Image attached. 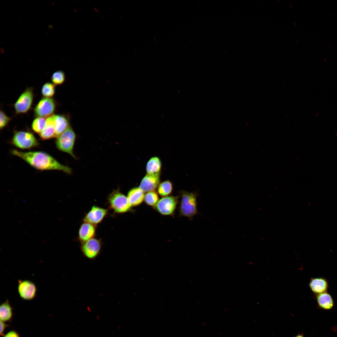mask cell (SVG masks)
<instances>
[{
    "instance_id": "obj_21",
    "label": "cell",
    "mask_w": 337,
    "mask_h": 337,
    "mask_svg": "<svg viewBox=\"0 0 337 337\" xmlns=\"http://www.w3.org/2000/svg\"><path fill=\"white\" fill-rule=\"evenodd\" d=\"M173 185L168 180H166L160 183L157 189L159 194L162 197L169 196L172 192Z\"/></svg>"
},
{
    "instance_id": "obj_5",
    "label": "cell",
    "mask_w": 337,
    "mask_h": 337,
    "mask_svg": "<svg viewBox=\"0 0 337 337\" xmlns=\"http://www.w3.org/2000/svg\"><path fill=\"white\" fill-rule=\"evenodd\" d=\"M11 143L21 149H29L37 146L39 143L33 134L29 131H16L14 132Z\"/></svg>"
},
{
    "instance_id": "obj_2",
    "label": "cell",
    "mask_w": 337,
    "mask_h": 337,
    "mask_svg": "<svg viewBox=\"0 0 337 337\" xmlns=\"http://www.w3.org/2000/svg\"><path fill=\"white\" fill-rule=\"evenodd\" d=\"M180 195L181 200L178 209L179 216L187 217L189 220H192L195 215L199 213L197 209L198 192L181 190Z\"/></svg>"
},
{
    "instance_id": "obj_11",
    "label": "cell",
    "mask_w": 337,
    "mask_h": 337,
    "mask_svg": "<svg viewBox=\"0 0 337 337\" xmlns=\"http://www.w3.org/2000/svg\"><path fill=\"white\" fill-rule=\"evenodd\" d=\"M108 212L107 209L94 205L85 215L83 220L95 226L102 222Z\"/></svg>"
},
{
    "instance_id": "obj_3",
    "label": "cell",
    "mask_w": 337,
    "mask_h": 337,
    "mask_svg": "<svg viewBox=\"0 0 337 337\" xmlns=\"http://www.w3.org/2000/svg\"><path fill=\"white\" fill-rule=\"evenodd\" d=\"M107 200L110 208L115 213H123L132 211L127 197L119 189L113 190L108 195Z\"/></svg>"
},
{
    "instance_id": "obj_23",
    "label": "cell",
    "mask_w": 337,
    "mask_h": 337,
    "mask_svg": "<svg viewBox=\"0 0 337 337\" xmlns=\"http://www.w3.org/2000/svg\"><path fill=\"white\" fill-rule=\"evenodd\" d=\"M159 200L158 194L155 191L148 192L145 194L144 201L149 206L154 207Z\"/></svg>"
},
{
    "instance_id": "obj_7",
    "label": "cell",
    "mask_w": 337,
    "mask_h": 337,
    "mask_svg": "<svg viewBox=\"0 0 337 337\" xmlns=\"http://www.w3.org/2000/svg\"><path fill=\"white\" fill-rule=\"evenodd\" d=\"M102 245L101 240L94 237L81 243V250L85 257L94 260L100 254Z\"/></svg>"
},
{
    "instance_id": "obj_22",
    "label": "cell",
    "mask_w": 337,
    "mask_h": 337,
    "mask_svg": "<svg viewBox=\"0 0 337 337\" xmlns=\"http://www.w3.org/2000/svg\"><path fill=\"white\" fill-rule=\"evenodd\" d=\"M46 119L44 117H37L33 121L32 125V130L39 134L44 129Z\"/></svg>"
},
{
    "instance_id": "obj_6",
    "label": "cell",
    "mask_w": 337,
    "mask_h": 337,
    "mask_svg": "<svg viewBox=\"0 0 337 337\" xmlns=\"http://www.w3.org/2000/svg\"><path fill=\"white\" fill-rule=\"evenodd\" d=\"M179 196H169L159 199L154 209L163 215H173L179 203Z\"/></svg>"
},
{
    "instance_id": "obj_20",
    "label": "cell",
    "mask_w": 337,
    "mask_h": 337,
    "mask_svg": "<svg viewBox=\"0 0 337 337\" xmlns=\"http://www.w3.org/2000/svg\"><path fill=\"white\" fill-rule=\"evenodd\" d=\"M161 167V164L159 159L157 157H153L148 161L146 166V171L148 174L159 173Z\"/></svg>"
},
{
    "instance_id": "obj_8",
    "label": "cell",
    "mask_w": 337,
    "mask_h": 337,
    "mask_svg": "<svg viewBox=\"0 0 337 337\" xmlns=\"http://www.w3.org/2000/svg\"><path fill=\"white\" fill-rule=\"evenodd\" d=\"M33 92L32 88H28L21 95L14 104L16 113L24 114L30 109L33 100Z\"/></svg>"
},
{
    "instance_id": "obj_29",
    "label": "cell",
    "mask_w": 337,
    "mask_h": 337,
    "mask_svg": "<svg viewBox=\"0 0 337 337\" xmlns=\"http://www.w3.org/2000/svg\"><path fill=\"white\" fill-rule=\"evenodd\" d=\"M294 337H305L304 336V335H303V334L299 333V334H297V335H296Z\"/></svg>"
},
{
    "instance_id": "obj_4",
    "label": "cell",
    "mask_w": 337,
    "mask_h": 337,
    "mask_svg": "<svg viewBox=\"0 0 337 337\" xmlns=\"http://www.w3.org/2000/svg\"><path fill=\"white\" fill-rule=\"evenodd\" d=\"M76 139L75 132L70 126L60 136L56 138V145L59 150L66 153L75 159L77 158L74 154V146Z\"/></svg>"
},
{
    "instance_id": "obj_28",
    "label": "cell",
    "mask_w": 337,
    "mask_h": 337,
    "mask_svg": "<svg viewBox=\"0 0 337 337\" xmlns=\"http://www.w3.org/2000/svg\"><path fill=\"white\" fill-rule=\"evenodd\" d=\"M3 337H20L19 334L14 330H10L5 334Z\"/></svg>"
},
{
    "instance_id": "obj_13",
    "label": "cell",
    "mask_w": 337,
    "mask_h": 337,
    "mask_svg": "<svg viewBox=\"0 0 337 337\" xmlns=\"http://www.w3.org/2000/svg\"><path fill=\"white\" fill-rule=\"evenodd\" d=\"M96 233L95 226L84 222L79 228L78 239L82 243L95 237Z\"/></svg>"
},
{
    "instance_id": "obj_19",
    "label": "cell",
    "mask_w": 337,
    "mask_h": 337,
    "mask_svg": "<svg viewBox=\"0 0 337 337\" xmlns=\"http://www.w3.org/2000/svg\"><path fill=\"white\" fill-rule=\"evenodd\" d=\"M13 309L8 300L0 306V321L6 322L10 321L13 317Z\"/></svg>"
},
{
    "instance_id": "obj_25",
    "label": "cell",
    "mask_w": 337,
    "mask_h": 337,
    "mask_svg": "<svg viewBox=\"0 0 337 337\" xmlns=\"http://www.w3.org/2000/svg\"><path fill=\"white\" fill-rule=\"evenodd\" d=\"M51 79L53 84L55 85H61L65 80V73L62 71H56L52 74Z\"/></svg>"
},
{
    "instance_id": "obj_18",
    "label": "cell",
    "mask_w": 337,
    "mask_h": 337,
    "mask_svg": "<svg viewBox=\"0 0 337 337\" xmlns=\"http://www.w3.org/2000/svg\"><path fill=\"white\" fill-rule=\"evenodd\" d=\"M39 135L41 139L43 140L55 138V128L54 115H53L46 119L45 127Z\"/></svg>"
},
{
    "instance_id": "obj_17",
    "label": "cell",
    "mask_w": 337,
    "mask_h": 337,
    "mask_svg": "<svg viewBox=\"0 0 337 337\" xmlns=\"http://www.w3.org/2000/svg\"><path fill=\"white\" fill-rule=\"evenodd\" d=\"M55 128V137L57 138L70 126L68 118L64 115H54Z\"/></svg>"
},
{
    "instance_id": "obj_14",
    "label": "cell",
    "mask_w": 337,
    "mask_h": 337,
    "mask_svg": "<svg viewBox=\"0 0 337 337\" xmlns=\"http://www.w3.org/2000/svg\"><path fill=\"white\" fill-rule=\"evenodd\" d=\"M309 286L312 291L317 295L327 292L329 284L325 278L320 277L311 278Z\"/></svg>"
},
{
    "instance_id": "obj_24",
    "label": "cell",
    "mask_w": 337,
    "mask_h": 337,
    "mask_svg": "<svg viewBox=\"0 0 337 337\" xmlns=\"http://www.w3.org/2000/svg\"><path fill=\"white\" fill-rule=\"evenodd\" d=\"M55 85L50 82H47L42 87L41 93L42 95L45 98H51L55 94Z\"/></svg>"
},
{
    "instance_id": "obj_10",
    "label": "cell",
    "mask_w": 337,
    "mask_h": 337,
    "mask_svg": "<svg viewBox=\"0 0 337 337\" xmlns=\"http://www.w3.org/2000/svg\"><path fill=\"white\" fill-rule=\"evenodd\" d=\"M17 289L19 295L23 300H31L36 296V287L33 282L30 281L19 280Z\"/></svg>"
},
{
    "instance_id": "obj_27",
    "label": "cell",
    "mask_w": 337,
    "mask_h": 337,
    "mask_svg": "<svg viewBox=\"0 0 337 337\" xmlns=\"http://www.w3.org/2000/svg\"><path fill=\"white\" fill-rule=\"evenodd\" d=\"M6 322L0 321V335L1 336H3L4 335V332L6 329L9 325L6 324Z\"/></svg>"
},
{
    "instance_id": "obj_9",
    "label": "cell",
    "mask_w": 337,
    "mask_h": 337,
    "mask_svg": "<svg viewBox=\"0 0 337 337\" xmlns=\"http://www.w3.org/2000/svg\"><path fill=\"white\" fill-rule=\"evenodd\" d=\"M56 108V103L52 98L44 97L41 99L35 106L34 114L37 117H49L53 115Z\"/></svg>"
},
{
    "instance_id": "obj_15",
    "label": "cell",
    "mask_w": 337,
    "mask_h": 337,
    "mask_svg": "<svg viewBox=\"0 0 337 337\" xmlns=\"http://www.w3.org/2000/svg\"><path fill=\"white\" fill-rule=\"evenodd\" d=\"M144 192L139 188L135 187L128 192L127 198L131 207L140 205L144 200Z\"/></svg>"
},
{
    "instance_id": "obj_1",
    "label": "cell",
    "mask_w": 337,
    "mask_h": 337,
    "mask_svg": "<svg viewBox=\"0 0 337 337\" xmlns=\"http://www.w3.org/2000/svg\"><path fill=\"white\" fill-rule=\"evenodd\" d=\"M11 153L21 158L32 167L39 170H58L68 174L72 173L70 168L61 164L51 156L44 152H23L13 149L11 150Z\"/></svg>"
},
{
    "instance_id": "obj_12",
    "label": "cell",
    "mask_w": 337,
    "mask_h": 337,
    "mask_svg": "<svg viewBox=\"0 0 337 337\" xmlns=\"http://www.w3.org/2000/svg\"><path fill=\"white\" fill-rule=\"evenodd\" d=\"M159 173L147 174L142 179L139 188L144 193L154 191L158 187L160 182Z\"/></svg>"
},
{
    "instance_id": "obj_16",
    "label": "cell",
    "mask_w": 337,
    "mask_h": 337,
    "mask_svg": "<svg viewBox=\"0 0 337 337\" xmlns=\"http://www.w3.org/2000/svg\"><path fill=\"white\" fill-rule=\"evenodd\" d=\"M315 297L318 307L323 310H330L334 307L333 299L327 291L315 295Z\"/></svg>"
},
{
    "instance_id": "obj_26",
    "label": "cell",
    "mask_w": 337,
    "mask_h": 337,
    "mask_svg": "<svg viewBox=\"0 0 337 337\" xmlns=\"http://www.w3.org/2000/svg\"><path fill=\"white\" fill-rule=\"evenodd\" d=\"M11 120V118L8 117L4 112L1 110L0 112V128L3 129L6 127Z\"/></svg>"
}]
</instances>
